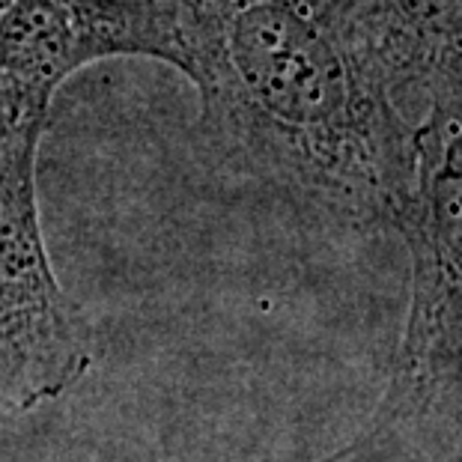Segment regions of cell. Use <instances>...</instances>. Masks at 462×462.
Segmentation results:
<instances>
[{
  "label": "cell",
  "instance_id": "6da1fadb",
  "mask_svg": "<svg viewBox=\"0 0 462 462\" xmlns=\"http://www.w3.org/2000/svg\"><path fill=\"white\" fill-rule=\"evenodd\" d=\"M198 90V143L233 182L397 230L415 123L331 0H159Z\"/></svg>",
  "mask_w": 462,
  "mask_h": 462
},
{
  "label": "cell",
  "instance_id": "7a4b0ae2",
  "mask_svg": "<svg viewBox=\"0 0 462 462\" xmlns=\"http://www.w3.org/2000/svg\"><path fill=\"white\" fill-rule=\"evenodd\" d=\"M394 233L411 257V301L367 439L462 394V84L418 116L411 194Z\"/></svg>",
  "mask_w": 462,
  "mask_h": 462
},
{
  "label": "cell",
  "instance_id": "3957f363",
  "mask_svg": "<svg viewBox=\"0 0 462 462\" xmlns=\"http://www.w3.org/2000/svg\"><path fill=\"white\" fill-rule=\"evenodd\" d=\"M48 123L0 120V411L66 397L93 367V331L48 257L36 159Z\"/></svg>",
  "mask_w": 462,
  "mask_h": 462
},
{
  "label": "cell",
  "instance_id": "277c9868",
  "mask_svg": "<svg viewBox=\"0 0 462 462\" xmlns=\"http://www.w3.org/2000/svg\"><path fill=\"white\" fill-rule=\"evenodd\" d=\"M114 57L176 66L159 0H0V120L48 123L69 78Z\"/></svg>",
  "mask_w": 462,
  "mask_h": 462
},
{
  "label": "cell",
  "instance_id": "5b68a950",
  "mask_svg": "<svg viewBox=\"0 0 462 462\" xmlns=\"http://www.w3.org/2000/svg\"><path fill=\"white\" fill-rule=\"evenodd\" d=\"M376 57L411 123L462 84V0H331Z\"/></svg>",
  "mask_w": 462,
  "mask_h": 462
}]
</instances>
